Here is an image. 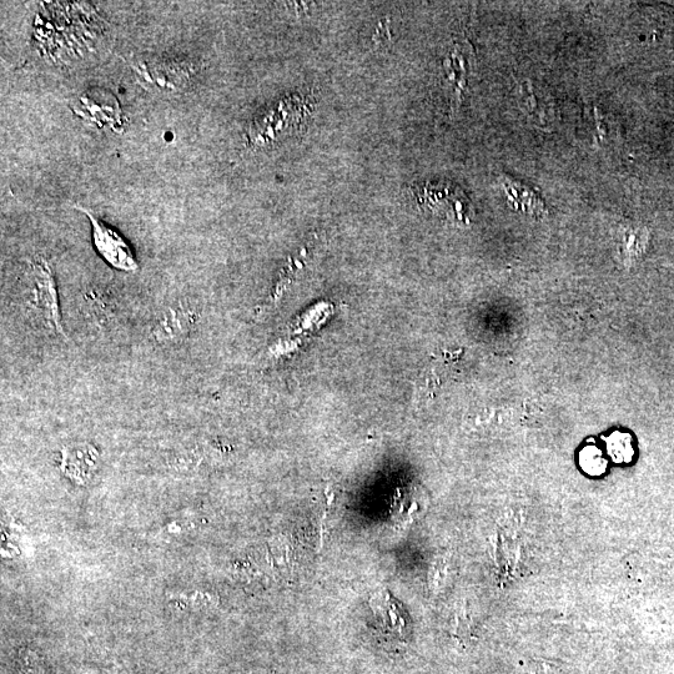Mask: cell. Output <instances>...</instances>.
Wrapping results in <instances>:
<instances>
[{"label":"cell","instance_id":"obj_3","mask_svg":"<svg viewBox=\"0 0 674 674\" xmlns=\"http://www.w3.org/2000/svg\"><path fill=\"white\" fill-rule=\"evenodd\" d=\"M198 320L199 314L194 306L168 305L155 318L149 339L157 345L178 344L194 333Z\"/></svg>","mask_w":674,"mask_h":674},{"label":"cell","instance_id":"obj_8","mask_svg":"<svg viewBox=\"0 0 674 674\" xmlns=\"http://www.w3.org/2000/svg\"><path fill=\"white\" fill-rule=\"evenodd\" d=\"M203 459V455L196 450V447H189L171 452L165 460V466L174 474L190 475L198 471Z\"/></svg>","mask_w":674,"mask_h":674},{"label":"cell","instance_id":"obj_6","mask_svg":"<svg viewBox=\"0 0 674 674\" xmlns=\"http://www.w3.org/2000/svg\"><path fill=\"white\" fill-rule=\"evenodd\" d=\"M167 600L175 611L183 613H209L218 610L220 596L206 588H194L178 592H168Z\"/></svg>","mask_w":674,"mask_h":674},{"label":"cell","instance_id":"obj_12","mask_svg":"<svg viewBox=\"0 0 674 674\" xmlns=\"http://www.w3.org/2000/svg\"><path fill=\"white\" fill-rule=\"evenodd\" d=\"M112 674H128V672L122 670H113Z\"/></svg>","mask_w":674,"mask_h":674},{"label":"cell","instance_id":"obj_1","mask_svg":"<svg viewBox=\"0 0 674 674\" xmlns=\"http://www.w3.org/2000/svg\"><path fill=\"white\" fill-rule=\"evenodd\" d=\"M20 309L35 329L68 340L60 311L57 281L43 256L30 260L19 280Z\"/></svg>","mask_w":674,"mask_h":674},{"label":"cell","instance_id":"obj_10","mask_svg":"<svg viewBox=\"0 0 674 674\" xmlns=\"http://www.w3.org/2000/svg\"><path fill=\"white\" fill-rule=\"evenodd\" d=\"M504 186L508 198L513 203L523 206V208L528 209L531 213H537L538 211V214H540L543 204L540 199H537L536 194L531 193L530 189L522 188L520 184L511 183L510 180L506 181Z\"/></svg>","mask_w":674,"mask_h":674},{"label":"cell","instance_id":"obj_5","mask_svg":"<svg viewBox=\"0 0 674 674\" xmlns=\"http://www.w3.org/2000/svg\"><path fill=\"white\" fill-rule=\"evenodd\" d=\"M74 112L98 127L117 129L123 123L117 98L103 89H92L84 93L78 99Z\"/></svg>","mask_w":674,"mask_h":674},{"label":"cell","instance_id":"obj_2","mask_svg":"<svg viewBox=\"0 0 674 674\" xmlns=\"http://www.w3.org/2000/svg\"><path fill=\"white\" fill-rule=\"evenodd\" d=\"M77 208L88 216L90 228H92L94 249L97 250L100 258L115 270L123 271V273L138 271L137 256L130 248L128 241L117 230L110 228L108 224L98 219L92 211L82 208V206H77Z\"/></svg>","mask_w":674,"mask_h":674},{"label":"cell","instance_id":"obj_7","mask_svg":"<svg viewBox=\"0 0 674 674\" xmlns=\"http://www.w3.org/2000/svg\"><path fill=\"white\" fill-rule=\"evenodd\" d=\"M370 606L377 620V625L386 635L404 637L406 622L397 603L390 593L380 591L371 597Z\"/></svg>","mask_w":674,"mask_h":674},{"label":"cell","instance_id":"obj_4","mask_svg":"<svg viewBox=\"0 0 674 674\" xmlns=\"http://www.w3.org/2000/svg\"><path fill=\"white\" fill-rule=\"evenodd\" d=\"M100 452L85 441L70 442L60 451L59 469L65 479L77 486H87L97 474L100 466Z\"/></svg>","mask_w":674,"mask_h":674},{"label":"cell","instance_id":"obj_11","mask_svg":"<svg viewBox=\"0 0 674 674\" xmlns=\"http://www.w3.org/2000/svg\"><path fill=\"white\" fill-rule=\"evenodd\" d=\"M238 674H273L269 671L266 670H251V671H246V672H241Z\"/></svg>","mask_w":674,"mask_h":674},{"label":"cell","instance_id":"obj_9","mask_svg":"<svg viewBox=\"0 0 674 674\" xmlns=\"http://www.w3.org/2000/svg\"><path fill=\"white\" fill-rule=\"evenodd\" d=\"M269 553L271 565L280 572L288 573L295 566V548L293 543L285 536H275L269 541Z\"/></svg>","mask_w":674,"mask_h":674}]
</instances>
